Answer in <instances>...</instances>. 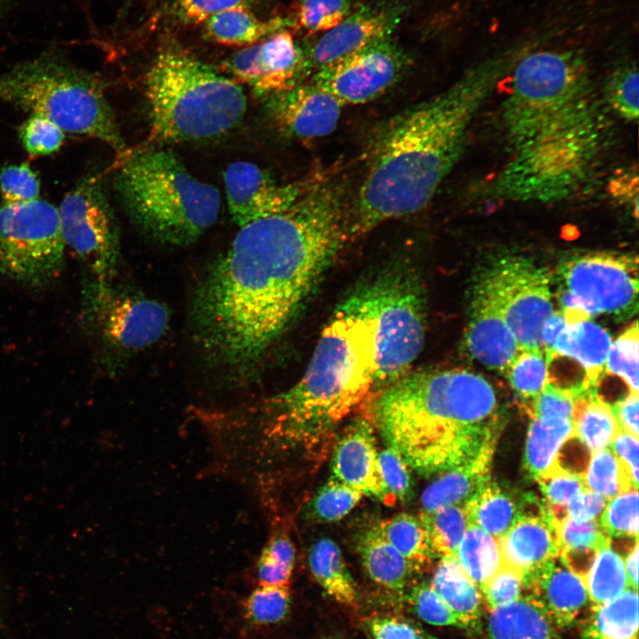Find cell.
Returning a JSON list of instances; mask_svg holds the SVG:
<instances>
[{
    "mask_svg": "<svg viewBox=\"0 0 639 639\" xmlns=\"http://www.w3.org/2000/svg\"><path fill=\"white\" fill-rule=\"evenodd\" d=\"M332 471L333 477L363 495L385 503L394 500L383 479L372 430L365 422L357 424L337 443Z\"/></svg>",
    "mask_w": 639,
    "mask_h": 639,
    "instance_id": "23",
    "label": "cell"
},
{
    "mask_svg": "<svg viewBox=\"0 0 639 639\" xmlns=\"http://www.w3.org/2000/svg\"><path fill=\"white\" fill-rule=\"evenodd\" d=\"M309 565L313 577L335 601L354 608L358 593L337 544L328 538L316 541L309 552Z\"/></svg>",
    "mask_w": 639,
    "mask_h": 639,
    "instance_id": "34",
    "label": "cell"
},
{
    "mask_svg": "<svg viewBox=\"0 0 639 639\" xmlns=\"http://www.w3.org/2000/svg\"><path fill=\"white\" fill-rule=\"evenodd\" d=\"M455 556L479 589L503 564L499 540L475 525H469Z\"/></svg>",
    "mask_w": 639,
    "mask_h": 639,
    "instance_id": "36",
    "label": "cell"
},
{
    "mask_svg": "<svg viewBox=\"0 0 639 639\" xmlns=\"http://www.w3.org/2000/svg\"><path fill=\"white\" fill-rule=\"evenodd\" d=\"M372 639H437L416 624L397 616L377 615L367 623Z\"/></svg>",
    "mask_w": 639,
    "mask_h": 639,
    "instance_id": "58",
    "label": "cell"
},
{
    "mask_svg": "<svg viewBox=\"0 0 639 639\" xmlns=\"http://www.w3.org/2000/svg\"><path fill=\"white\" fill-rule=\"evenodd\" d=\"M583 477L587 489L608 501L631 488H636L623 464L609 446L592 453Z\"/></svg>",
    "mask_w": 639,
    "mask_h": 639,
    "instance_id": "40",
    "label": "cell"
},
{
    "mask_svg": "<svg viewBox=\"0 0 639 639\" xmlns=\"http://www.w3.org/2000/svg\"><path fill=\"white\" fill-rule=\"evenodd\" d=\"M628 586L638 589V541L623 558Z\"/></svg>",
    "mask_w": 639,
    "mask_h": 639,
    "instance_id": "63",
    "label": "cell"
},
{
    "mask_svg": "<svg viewBox=\"0 0 639 639\" xmlns=\"http://www.w3.org/2000/svg\"><path fill=\"white\" fill-rule=\"evenodd\" d=\"M81 318L105 347L131 351L157 342L169 327L170 313L162 303L121 291L111 280L85 278Z\"/></svg>",
    "mask_w": 639,
    "mask_h": 639,
    "instance_id": "13",
    "label": "cell"
},
{
    "mask_svg": "<svg viewBox=\"0 0 639 639\" xmlns=\"http://www.w3.org/2000/svg\"><path fill=\"white\" fill-rule=\"evenodd\" d=\"M585 59L569 51L541 50L513 67L502 106L513 149L598 114Z\"/></svg>",
    "mask_w": 639,
    "mask_h": 639,
    "instance_id": "7",
    "label": "cell"
},
{
    "mask_svg": "<svg viewBox=\"0 0 639 639\" xmlns=\"http://www.w3.org/2000/svg\"><path fill=\"white\" fill-rule=\"evenodd\" d=\"M358 550L367 573L375 583L395 593L403 591L412 569L387 540L380 524L360 536Z\"/></svg>",
    "mask_w": 639,
    "mask_h": 639,
    "instance_id": "30",
    "label": "cell"
},
{
    "mask_svg": "<svg viewBox=\"0 0 639 639\" xmlns=\"http://www.w3.org/2000/svg\"><path fill=\"white\" fill-rule=\"evenodd\" d=\"M463 508L469 525L500 540L520 519L539 515L542 501L532 493H519L490 479Z\"/></svg>",
    "mask_w": 639,
    "mask_h": 639,
    "instance_id": "24",
    "label": "cell"
},
{
    "mask_svg": "<svg viewBox=\"0 0 639 639\" xmlns=\"http://www.w3.org/2000/svg\"><path fill=\"white\" fill-rule=\"evenodd\" d=\"M583 580L593 608L612 600L629 587L623 557L611 543L597 551Z\"/></svg>",
    "mask_w": 639,
    "mask_h": 639,
    "instance_id": "37",
    "label": "cell"
},
{
    "mask_svg": "<svg viewBox=\"0 0 639 639\" xmlns=\"http://www.w3.org/2000/svg\"><path fill=\"white\" fill-rule=\"evenodd\" d=\"M490 611V639H559L544 608L527 595Z\"/></svg>",
    "mask_w": 639,
    "mask_h": 639,
    "instance_id": "27",
    "label": "cell"
},
{
    "mask_svg": "<svg viewBox=\"0 0 639 639\" xmlns=\"http://www.w3.org/2000/svg\"><path fill=\"white\" fill-rule=\"evenodd\" d=\"M172 15L184 24H202L210 17L234 8L250 9L254 0H169Z\"/></svg>",
    "mask_w": 639,
    "mask_h": 639,
    "instance_id": "55",
    "label": "cell"
},
{
    "mask_svg": "<svg viewBox=\"0 0 639 639\" xmlns=\"http://www.w3.org/2000/svg\"><path fill=\"white\" fill-rule=\"evenodd\" d=\"M58 210L66 248L83 265L86 278L111 280L118 259V229L100 177L81 178Z\"/></svg>",
    "mask_w": 639,
    "mask_h": 639,
    "instance_id": "14",
    "label": "cell"
},
{
    "mask_svg": "<svg viewBox=\"0 0 639 639\" xmlns=\"http://www.w3.org/2000/svg\"><path fill=\"white\" fill-rule=\"evenodd\" d=\"M130 217L146 233L169 244L196 241L216 222L219 191L193 177L175 154L147 149L129 156L114 178Z\"/></svg>",
    "mask_w": 639,
    "mask_h": 639,
    "instance_id": "6",
    "label": "cell"
},
{
    "mask_svg": "<svg viewBox=\"0 0 639 639\" xmlns=\"http://www.w3.org/2000/svg\"><path fill=\"white\" fill-rule=\"evenodd\" d=\"M0 101L42 115L65 133L124 148L102 81L63 58L42 56L1 74Z\"/></svg>",
    "mask_w": 639,
    "mask_h": 639,
    "instance_id": "8",
    "label": "cell"
},
{
    "mask_svg": "<svg viewBox=\"0 0 639 639\" xmlns=\"http://www.w3.org/2000/svg\"><path fill=\"white\" fill-rule=\"evenodd\" d=\"M238 227L194 305L201 345L234 367L284 332L350 235L341 192L313 180L287 209Z\"/></svg>",
    "mask_w": 639,
    "mask_h": 639,
    "instance_id": "1",
    "label": "cell"
},
{
    "mask_svg": "<svg viewBox=\"0 0 639 639\" xmlns=\"http://www.w3.org/2000/svg\"><path fill=\"white\" fill-rule=\"evenodd\" d=\"M573 436L572 420L531 417L523 457V469L532 479L552 468L564 443Z\"/></svg>",
    "mask_w": 639,
    "mask_h": 639,
    "instance_id": "32",
    "label": "cell"
},
{
    "mask_svg": "<svg viewBox=\"0 0 639 639\" xmlns=\"http://www.w3.org/2000/svg\"><path fill=\"white\" fill-rule=\"evenodd\" d=\"M376 381V325L366 283L335 309L298 382L271 401L273 433L296 445L320 441Z\"/></svg>",
    "mask_w": 639,
    "mask_h": 639,
    "instance_id": "4",
    "label": "cell"
},
{
    "mask_svg": "<svg viewBox=\"0 0 639 639\" xmlns=\"http://www.w3.org/2000/svg\"><path fill=\"white\" fill-rule=\"evenodd\" d=\"M350 14L349 0H300L294 24L310 34L327 32Z\"/></svg>",
    "mask_w": 639,
    "mask_h": 639,
    "instance_id": "47",
    "label": "cell"
},
{
    "mask_svg": "<svg viewBox=\"0 0 639 639\" xmlns=\"http://www.w3.org/2000/svg\"><path fill=\"white\" fill-rule=\"evenodd\" d=\"M572 422L573 436L591 453L608 447L620 430L611 405L597 390L576 397Z\"/></svg>",
    "mask_w": 639,
    "mask_h": 639,
    "instance_id": "35",
    "label": "cell"
},
{
    "mask_svg": "<svg viewBox=\"0 0 639 639\" xmlns=\"http://www.w3.org/2000/svg\"><path fill=\"white\" fill-rule=\"evenodd\" d=\"M556 277V297L567 323L601 314L624 318L636 312L635 256L612 252L574 256L560 264Z\"/></svg>",
    "mask_w": 639,
    "mask_h": 639,
    "instance_id": "12",
    "label": "cell"
},
{
    "mask_svg": "<svg viewBox=\"0 0 639 639\" xmlns=\"http://www.w3.org/2000/svg\"><path fill=\"white\" fill-rule=\"evenodd\" d=\"M464 343L474 360L501 374H505L521 350L483 277L472 290Z\"/></svg>",
    "mask_w": 639,
    "mask_h": 639,
    "instance_id": "19",
    "label": "cell"
},
{
    "mask_svg": "<svg viewBox=\"0 0 639 639\" xmlns=\"http://www.w3.org/2000/svg\"><path fill=\"white\" fill-rule=\"evenodd\" d=\"M523 586L558 627L571 626L588 600L583 579L560 555L523 574Z\"/></svg>",
    "mask_w": 639,
    "mask_h": 639,
    "instance_id": "21",
    "label": "cell"
},
{
    "mask_svg": "<svg viewBox=\"0 0 639 639\" xmlns=\"http://www.w3.org/2000/svg\"><path fill=\"white\" fill-rule=\"evenodd\" d=\"M380 526L412 571L420 570L434 558L421 521L414 516L400 513L381 523Z\"/></svg>",
    "mask_w": 639,
    "mask_h": 639,
    "instance_id": "39",
    "label": "cell"
},
{
    "mask_svg": "<svg viewBox=\"0 0 639 639\" xmlns=\"http://www.w3.org/2000/svg\"><path fill=\"white\" fill-rule=\"evenodd\" d=\"M430 584L457 615L463 628L477 626L481 616V591L456 557L440 558Z\"/></svg>",
    "mask_w": 639,
    "mask_h": 639,
    "instance_id": "31",
    "label": "cell"
},
{
    "mask_svg": "<svg viewBox=\"0 0 639 639\" xmlns=\"http://www.w3.org/2000/svg\"><path fill=\"white\" fill-rule=\"evenodd\" d=\"M511 66L504 59L484 63L383 124L348 218L350 234L414 214L430 201L462 156L472 120Z\"/></svg>",
    "mask_w": 639,
    "mask_h": 639,
    "instance_id": "2",
    "label": "cell"
},
{
    "mask_svg": "<svg viewBox=\"0 0 639 639\" xmlns=\"http://www.w3.org/2000/svg\"><path fill=\"white\" fill-rule=\"evenodd\" d=\"M419 519L434 558L456 557L457 548L469 525L463 506L422 511Z\"/></svg>",
    "mask_w": 639,
    "mask_h": 639,
    "instance_id": "38",
    "label": "cell"
},
{
    "mask_svg": "<svg viewBox=\"0 0 639 639\" xmlns=\"http://www.w3.org/2000/svg\"><path fill=\"white\" fill-rule=\"evenodd\" d=\"M383 479L394 499L406 501L412 496V482L408 464L394 448L388 446L379 454Z\"/></svg>",
    "mask_w": 639,
    "mask_h": 639,
    "instance_id": "57",
    "label": "cell"
},
{
    "mask_svg": "<svg viewBox=\"0 0 639 639\" xmlns=\"http://www.w3.org/2000/svg\"><path fill=\"white\" fill-rule=\"evenodd\" d=\"M304 58L288 30L234 52L225 64L239 81L258 94H275L296 84Z\"/></svg>",
    "mask_w": 639,
    "mask_h": 639,
    "instance_id": "17",
    "label": "cell"
},
{
    "mask_svg": "<svg viewBox=\"0 0 639 639\" xmlns=\"http://www.w3.org/2000/svg\"><path fill=\"white\" fill-rule=\"evenodd\" d=\"M602 138L594 116L514 149V156L495 178L498 199L550 201L569 194L588 174Z\"/></svg>",
    "mask_w": 639,
    "mask_h": 639,
    "instance_id": "9",
    "label": "cell"
},
{
    "mask_svg": "<svg viewBox=\"0 0 639 639\" xmlns=\"http://www.w3.org/2000/svg\"><path fill=\"white\" fill-rule=\"evenodd\" d=\"M224 181L230 215L238 226L287 209L308 183L280 184L248 162L231 163L224 172Z\"/></svg>",
    "mask_w": 639,
    "mask_h": 639,
    "instance_id": "18",
    "label": "cell"
},
{
    "mask_svg": "<svg viewBox=\"0 0 639 639\" xmlns=\"http://www.w3.org/2000/svg\"><path fill=\"white\" fill-rule=\"evenodd\" d=\"M406 66L405 54L387 36L317 69L312 83L343 106L364 104L395 84Z\"/></svg>",
    "mask_w": 639,
    "mask_h": 639,
    "instance_id": "16",
    "label": "cell"
},
{
    "mask_svg": "<svg viewBox=\"0 0 639 639\" xmlns=\"http://www.w3.org/2000/svg\"><path fill=\"white\" fill-rule=\"evenodd\" d=\"M343 105L314 83L271 95L268 107L277 125L296 138H320L335 129Z\"/></svg>",
    "mask_w": 639,
    "mask_h": 639,
    "instance_id": "20",
    "label": "cell"
},
{
    "mask_svg": "<svg viewBox=\"0 0 639 639\" xmlns=\"http://www.w3.org/2000/svg\"><path fill=\"white\" fill-rule=\"evenodd\" d=\"M607 96L612 108L623 118L638 116V72L635 65L619 67L610 77Z\"/></svg>",
    "mask_w": 639,
    "mask_h": 639,
    "instance_id": "52",
    "label": "cell"
},
{
    "mask_svg": "<svg viewBox=\"0 0 639 639\" xmlns=\"http://www.w3.org/2000/svg\"><path fill=\"white\" fill-rule=\"evenodd\" d=\"M0 639H2V638H1V627H0Z\"/></svg>",
    "mask_w": 639,
    "mask_h": 639,
    "instance_id": "64",
    "label": "cell"
},
{
    "mask_svg": "<svg viewBox=\"0 0 639 639\" xmlns=\"http://www.w3.org/2000/svg\"><path fill=\"white\" fill-rule=\"evenodd\" d=\"M295 564V548L283 534L273 536L264 547L257 564L260 586H288Z\"/></svg>",
    "mask_w": 639,
    "mask_h": 639,
    "instance_id": "43",
    "label": "cell"
},
{
    "mask_svg": "<svg viewBox=\"0 0 639 639\" xmlns=\"http://www.w3.org/2000/svg\"><path fill=\"white\" fill-rule=\"evenodd\" d=\"M505 375L517 396L533 399L548 383L549 364L543 350H520Z\"/></svg>",
    "mask_w": 639,
    "mask_h": 639,
    "instance_id": "41",
    "label": "cell"
},
{
    "mask_svg": "<svg viewBox=\"0 0 639 639\" xmlns=\"http://www.w3.org/2000/svg\"><path fill=\"white\" fill-rule=\"evenodd\" d=\"M0 194L5 203L39 199L40 179L28 162L5 164L0 170Z\"/></svg>",
    "mask_w": 639,
    "mask_h": 639,
    "instance_id": "50",
    "label": "cell"
},
{
    "mask_svg": "<svg viewBox=\"0 0 639 639\" xmlns=\"http://www.w3.org/2000/svg\"><path fill=\"white\" fill-rule=\"evenodd\" d=\"M362 496L356 489L332 477L314 495L310 504L311 513L320 522L337 521L346 516Z\"/></svg>",
    "mask_w": 639,
    "mask_h": 639,
    "instance_id": "46",
    "label": "cell"
},
{
    "mask_svg": "<svg viewBox=\"0 0 639 639\" xmlns=\"http://www.w3.org/2000/svg\"><path fill=\"white\" fill-rule=\"evenodd\" d=\"M566 324V320L563 312L559 310L554 311L546 320L542 327V347L548 364L553 355L555 343Z\"/></svg>",
    "mask_w": 639,
    "mask_h": 639,
    "instance_id": "62",
    "label": "cell"
},
{
    "mask_svg": "<svg viewBox=\"0 0 639 639\" xmlns=\"http://www.w3.org/2000/svg\"><path fill=\"white\" fill-rule=\"evenodd\" d=\"M535 481L544 496L547 509L566 507L572 499L587 489L582 475L564 469L556 463Z\"/></svg>",
    "mask_w": 639,
    "mask_h": 639,
    "instance_id": "51",
    "label": "cell"
},
{
    "mask_svg": "<svg viewBox=\"0 0 639 639\" xmlns=\"http://www.w3.org/2000/svg\"><path fill=\"white\" fill-rule=\"evenodd\" d=\"M523 590L522 573L506 564L480 588L490 610L518 599Z\"/></svg>",
    "mask_w": 639,
    "mask_h": 639,
    "instance_id": "56",
    "label": "cell"
},
{
    "mask_svg": "<svg viewBox=\"0 0 639 639\" xmlns=\"http://www.w3.org/2000/svg\"><path fill=\"white\" fill-rule=\"evenodd\" d=\"M579 390L548 383L545 388L532 399L528 413L531 417L572 420L574 402Z\"/></svg>",
    "mask_w": 639,
    "mask_h": 639,
    "instance_id": "54",
    "label": "cell"
},
{
    "mask_svg": "<svg viewBox=\"0 0 639 639\" xmlns=\"http://www.w3.org/2000/svg\"><path fill=\"white\" fill-rule=\"evenodd\" d=\"M18 134L22 146L31 156L56 153L63 145L65 132L49 119L35 114L20 124Z\"/></svg>",
    "mask_w": 639,
    "mask_h": 639,
    "instance_id": "49",
    "label": "cell"
},
{
    "mask_svg": "<svg viewBox=\"0 0 639 639\" xmlns=\"http://www.w3.org/2000/svg\"><path fill=\"white\" fill-rule=\"evenodd\" d=\"M66 249L58 207L40 198L0 204V279L47 286L61 274Z\"/></svg>",
    "mask_w": 639,
    "mask_h": 639,
    "instance_id": "10",
    "label": "cell"
},
{
    "mask_svg": "<svg viewBox=\"0 0 639 639\" xmlns=\"http://www.w3.org/2000/svg\"><path fill=\"white\" fill-rule=\"evenodd\" d=\"M611 407L620 430L638 438V393L628 392Z\"/></svg>",
    "mask_w": 639,
    "mask_h": 639,
    "instance_id": "61",
    "label": "cell"
},
{
    "mask_svg": "<svg viewBox=\"0 0 639 639\" xmlns=\"http://www.w3.org/2000/svg\"><path fill=\"white\" fill-rule=\"evenodd\" d=\"M550 277L546 269L520 256L501 258L483 275L521 350H543L542 327L555 311Z\"/></svg>",
    "mask_w": 639,
    "mask_h": 639,
    "instance_id": "15",
    "label": "cell"
},
{
    "mask_svg": "<svg viewBox=\"0 0 639 639\" xmlns=\"http://www.w3.org/2000/svg\"><path fill=\"white\" fill-rule=\"evenodd\" d=\"M377 336L376 387L384 388L408 373L423 349L425 304L417 280L401 270L367 283Z\"/></svg>",
    "mask_w": 639,
    "mask_h": 639,
    "instance_id": "11",
    "label": "cell"
},
{
    "mask_svg": "<svg viewBox=\"0 0 639 639\" xmlns=\"http://www.w3.org/2000/svg\"><path fill=\"white\" fill-rule=\"evenodd\" d=\"M607 501L599 493L586 489L568 502L567 517L580 521L599 519Z\"/></svg>",
    "mask_w": 639,
    "mask_h": 639,
    "instance_id": "59",
    "label": "cell"
},
{
    "mask_svg": "<svg viewBox=\"0 0 639 639\" xmlns=\"http://www.w3.org/2000/svg\"><path fill=\"white\" fill-rule=\"evenodd\" d=\"M503 564L522 575L559 555L555 525L550 517H532L517 521L500 540Z\"/></svg>",
    "mask_w": 639,
    "mask_h": 639,
    "instance_id": "26",
    "label": "cell"
},
{
    "mask_svg": "<svg viewBox=\"0 0 639 639\" xmlns=\"http://www.w3.org/2000/svg\"><path fill=\"white\" fill-rule=\"evenodd\" d=\"M290 606L288 586H258L245 603L247 617L257 625H270L281 621Z\"/></svg>",
    "mask_w": 639,
    "mask_h": 639,
    "instance_id": "48",
    "label": "cell"
},
{
    "mask_svg": "<svg viewBox=\"0 0 639 639\" xmlns=\"http://www.w3.org/2000/svg\"><path fill=\"white\" fill-rule=\"evenodd\" d=\"M609 447L623 464L635 487L638 488V438L620 430Z\"/></svg>",
    "mask_w": 639,
    "mask_h": 639,
    "instance_id": "60",
    "label": "cell"
},
{
    "mask_svg": "<svg viewBox=\"0 0 639 639\" xmlns=\"http://www.w3.org/2000/svg\"><path fill=\"white\" fill-rule=\"evenodd\" d=\"M505 414L492 383L462 368L408 372L383 389L375 409L388 446L424 477L493 457Z\"/></svg>",
    "mask_w": 639,
    "mask_h": 639,
    "instance_id": "3",
    "label": "cell"
},
{
    "mask_svg": "<svg viewBox=\"0 0 639 639\" xmlns=\"http://www.w3.org/2000/svg\"><path fill=\"white\" fill-rule=\"evenodd\" d=\"M201 25L203 35L211 42L247 47L282 30L290 23L281 17L260 19L248 8H234L210 17Z\"/></svg>",
    "mask_w": 639,
    "mask_h": 639,
    "instance_id": "29",
    "label": "cell"
},
{
    "mask_svg": "<svg viewBox=\"0 0 639 639\" xmlns=\"http://www.w3.org/2000/svg\"><path fill=\"white\" fill-rule=\"evenodd\" d=\"M554 525L560 555L597 552L611 543L600 525L599 519L580 521L566 517Z\"/></svg>",
    "mask_w": 639,
    "mask_h": 639,
    "instance_id": "44",
    "label": "cell"
},
{
    "mask_svg": "<svg viewBox=\"0 0 639 639\" xmlns=\"http://www.w3.org/2000/svg\"><path fill=\"white\" fill-rule=\"evenodd\" d=\"M408 602L416 615L428 624L463 628L460 619L430 584L414 586L408 595Z\"/></svg>",
    "mask_w": 639,
    "mask_h": 639,
    "instance_id": "53",
    "label": "cell"
},
{
    "mask_svg": "<svg viewBox=\"0 0 639 639\" xmlns=\"http://www.w3.org/2000/svg\"><path fill=\"white\" fill-rule=\"evenodd\" d=\"M638 324L635 321L611 342L604 369V374L619 377L628 392L635 393H638Z\"/></svg>",
    "mask_w": 639,
    "mask_h": 639,
    "instance_id": "42",
    "label": "cell"
},
{
    "mask_svg": "<svg viewBox=\"0 0 639 639\" xmlns=\"http://www.w3.org/2000/svg\"><path fill=\"white\" fill-rule=\"evenodd\" d=\"M397 15L390 9L362 7L327 31L312 47L308 62L317 69L390 36Z\"/></svg>",
    "mask_w": 639,
    "mask_h": 639,
    "instance_id": "22",
    "label": "cell"
},
{
    "mask_svg": "<svg viewBox=\"0 0 639 639\" xmlns=\"http://www.w3.org/2000/svg\"><path fill=\"white\" fill-rule=\"evenodd\" d=\"M599 523L610 540L613 538H637V489L631 488L609 500L599 517Z\"/></svg>",
    "mask_w": 639,
    "mask_h": 639,
    "instance_id": "45",
    "label": "cell"
},
{
    "mask_svg": "<svg viewBox=\"0 0 639 639\" xmlns=\"http://www.w3.org/2000/svg\"><path fill=\"white\" fill-rule=\"evenodd\" d=\"M492 459L483 457L438 474L422 494L423 511L463 506L491 479Z\"/></svg>",
    "mask_w": 639,
    "mask_h": 639,
    "instance_id": "28",
    "label": "cell"
},
{
    "mask_svg": "<svg viewBox=\"0 0 639 639\" xmlns=\"http://www.w3.org/2000/svg\"><path fill=\"white\" fill-rule=\"evenodd\" d=\"M581 639H638V592L628 587L605 604L594 607Z\"/></svg>",
    "mask_w": 639,
    "mask_h": 639,
    "instance_id": "33",
    "label": "cell"
},
{
    "mask_svg": "<svg viewBox=\"0 0 639 639\" xmlns=\"http://www.w3.org/2000/svg\"><path fill=\"white\" fill-rule=\"evenodd\" d=\"M152 135L170 142L218 138L246 112L239 83L178 44L163 45L145 79Z\"/></svg>",
    "mask_w": 639,
    "mask_h": 639,
    "instance_id": "5",
    "label": "cell"
},
{
    "mask_svg": "<svg viewBox=\"0 0 639 639\" xmlns=\"http://www.w3.org/2000/svg\"><path fill=\"white\" fill-rule=\"evenodd\" d=\"M611 343L609 333L590 320L567 323L555 343L550 361L556 357L575 360L584 372L583 390H597Z\"/></svg>",
    "mask_w": 639,
    "mask_h": 639,
    "instance_id": "25",
    "label": "cell"
}]
</instances>
